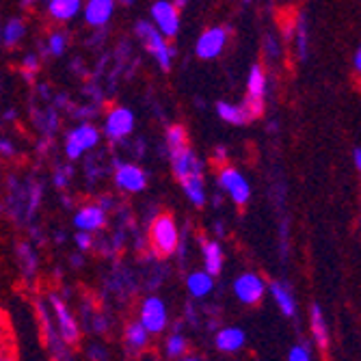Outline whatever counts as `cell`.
Returning <instances> with one entry per match:
<instances>
[{"mask_svg": "<svg viewBox=\"0 0 361 361\" xmlns=\"http://www.w3.org/2000/svg\"><path fill=\"white\" fill-rule=\"evenodd\" d=\"M48 48H50V54H54V56L63 54V50H65V35H63V32H52Z\"/></svg>", "mask_w": 361, "mask_h": 361, "instance_id": "f546056e", "label": "cell"}, {"mask_svg": "<svg viewBox=\"0 0 361 361\" xmlns=\"http://www.w3.org/2000/svg\"><path fill=\"white\" fill-rule=\"evenodd\" d=\"M204 262H206V269L208 273L214 277L221 273L223 269V251L216 243H204Z\"/></svg>", "mask_w": 361, "mask_h": 361, "instance_id": "44dd1931", "label": "cell"}, {"mask_svg": "<svg viewBox=\"0 0 361 361\" xmlns=\"http://www.w3.org/2000/svg\"><path fill=\"white\" fill-rule=\"evenodd\" d=\"M137 32H139V37L145 42L147 50L154 54V59L158 61V65L162 70H169L171 68V56H173V48L167 46V42L162 39V35L158 32V28L149 22H141L137 26Z\"/></svg>", "mask_w": 361, "mask_h": 361, "instance_id": "7a4b0ae2", "label": "cell"}, {"mask_svg": "<svg viewBox=\"0 0 361 361\" xmlns=\"http://www.w3.org/2000/svg\"><path fill=\"white\" fill-rule=\"evenodd\" d=\"M216 111H219L221 119H225V121H229V123L243 126V123L251 121V115L247 113L245 104H243V106H234V104H227V102H219V104H216Z\"/></svg>", "mask_w": 361, "mask_h": 361, "instance_id": "d6986e66", "label": "cell"}, {"mask_svg": "<svg viewBox=\"0 0 361 361\" xmlns=\"http://www.w3.org/2000/svg\"><path fill=\"white\" fill-rule=\"evenodd\" d=\"M297 26H299V32H297L299 56H301V59H305V56H307V28H305V18H303V16L299 18Z\"/></svg>", "mask_w": 361, "mask_h": 361, "instance_id": "83f0119b", "label": "cell"}, {"mask_svg": "<svg viewBox=\"0 0 361 361\" xmlns=\"http://www.w3.org/2000/svg\"><path fill=\"white\" fill-rule=\"evenodd\" d=\"M245 344V334L240 329H223L216 336V346L223 353H236Z\"/></svg>", "mask_w": 361, "mask_h": 361, "instance_id": "ac0fdd59", "label": "cell"}, {"mask_svg": "<svg viewBox=\"0 0 361 361\" xmlns=\"http://www.w3.org/2000/svg\"><path fill=\"white\" fill-rule=\"evenodd\" d=\"M355 162H357V167L361 171V149H355Z\"/></svg>", "mask_w": 361, "mask_h": 361, "instance_id": "74e56055", "label": "cell"}, {"mask_svg": "<svg viewBox=\"0 0 361 361\" xmlns=\"http://www.w3.org/2000/svg\"><path fill=\"white\" fill-rule=\"evenodd\" d=\"M171 165H173V171H176V176L180 180L186 178V176H190V173H202L200 160L195 158V154H192V149L188 145L184 149L171 154Z\"/></svg>", "mask_w": 361, "mask_h": 361, "instance_id": "4fadbf2b", "label": "cell"}, {"mask_svg": "<svg viewBox=\"0 0 361 361\" xmlns=\"http://www.w3.org/2000/svg\"><path fill=\"white\" fill-rule=\"evenodd\" d=\"M5 329H7V318L3 312H0V336H5Z\"/></svg>", "mask_w": 361, "mask_h": 361, "instance_id": "d590c367", "label": "cell"}, {"mask_svg": "<svg viewBox=\"0 0 361 361\" xmlns=\"http://www.w3.org/2000/svg\"><path fill=\"white\" fill-rule=\"evenodd\" d=\"M290 359L292 361H307V359H312V353L307 350V346H294L292 350H290Z\"/></svg>", "mask_w": 361, "mask_h": 361, "instance_id": "4dcf8cb0", "label": "cell"}, {"mask_svg": "<svg viewBox=\"0 0 361 361\" xmlns=\"http://www.w3.org/2000/svg\"><path fill=\"white\" fill-rule=\"evenodd\" d=\"M247 89H249V97L253 100H264V91H267V76L262 72L259 65H253L249 80H247Z\"/></svg>", "mask_w": 361, "mask_h": 361, "instance_id": "ffe728a7", "label": "cell"}, {"mask_svg": "<svg viewBox=\"0 0 361 361\" xmlns=\"http://www.w3.org/2000/svg\"><path fill=\"white\" fill-rule=\"evenodd\" d=\"M355 68H357V72L361 74V48H359L357 54H355Z\"/></svg>", "mask_w": 361, "mask_h": 361, "instance_id": "8d00e7d4", "label": "cell"}, {"mask_svg": "<svg viewBox=\"0 0 361 361\" xmlns=\"http://www.w3.org/2000/svg\"><path fill=\"white\" fill-rule=\"evenodd\" d=\"M141 324L149 334H162V329L167 326V310L165 303L156 297L145 299L141 307Z\"/></svg>", "mask_w": 361, "mask_h": 361, "instance_id": "8992f818", "label": "cell"}, {"mask_svg": "<svg viewBox=\"0 0 361 361\" xmlns=\"http://www.w3.org/2000/svg\"><path fill=\"white\" fill-rule=\"evenodd\" d=\"M271 294H273V299L277 301L279 310L283 312V316H294V310H297V305H294V299H292V294L281 286V283H273L271 286Z\"/></svg>", "mask_w": 361, "mask_h": 361, "instance_id": "cb8c5ba5", "label": "cell"}, {"mask_svg": "<svg viewBox=\"0 0 361 361\" xmlns=\"http://www.w3.org/2000/svg\"><path fill=\"white\" fill-rule=\"evenodd\" d=\"M37 65H39V63H37L35 56H32V54L26 56V61H24V72H26V76H32V72L37 70Z\"/></svg>", "mask_w": 361, "mask_h": 361, "instance_id": "d6a6232c", "label": "cell"}, {"mask_svg": "<svg viewBox=\"0 0 361 361\" xmlns=\"http://www.w3.org/2000/svg\"><path fill=\"white\" fill-rule=\"evenodd\" d=\"M74 223L85 232H95V229H102L106 225V212L102 206H85L78 210Z\"/></svg>", "mask_w": 361, "mask_h": 361, "instance_id": "7c38bea8", "label": "cell"}, {"mask_svg": "<svg viewBox=\"0 0 361 361\" xmlns=\"http://www.w3.org/2000/svg\"><path fill=\"white\" fill-rule=\"evenodd\" d=\"M186 145H188L186 130L182 126H171L167 130V147H169V154H176V152L184 149Z\"/></svg>", "mask_w": 361, "mask_h": 361, "instance_id": "d4e9b609", "label": "cell"}, {"mask_svg": "<svg viewBox=\"0 0 361 361\" xmlns=\"http://www.w3.org/2000/svg\"><path fill=\"white\" fill-rule=\"evenodd\" d=\"M50 305L56 314V320H59V336L65 344H76L78 338H80V331H78V324L74 320V316L68 312V307L63 305V301L59 297H50Z\"/></svg>", "mask_w": 361, "mask_h": 361, "instance_id": "ba28073f", "label": "cell"}, {"mask_svg": "<svg viewBox=\"0 0 361 361\" xmlns=\"http://www.w3.org/2000/svg\"><path fill=\"white\" fill-rule=\"evenodd\" d=\"M178 225L171 214H160L152 221L149 243L156 257H169L178 249Z\"/></svg>", "mask_w": 361, "mask_h": 361, "instance_id": "6da1fadb", "label": "cell"}, {"mask_svg": "<svg viewBox=\"0 0 361 361\" xmlns=\"http://www.w3.org/2000/svg\"><path fill=\"white\" fill-rule=\"evenodd\" d=\"M0 154L7 156V158H11V156L16 154V149H13V145H11L9 141H0Z\"/></svg>", "mask_w": 361, "mask_h": 361, "instance_id": "836d02e7", "label": "cell"}, {"mask_svg": "<svg viewBox=\"0 0 361 361\" xmlns=\"http://www.w3.org/2000/svg\"><path fill=\"white\" fill-rule=\"evenodd\" d=\"M219 182H221V186L229 192V197H232L236 206H245V204L249 202V195H251L249 184H247V180H245L236 169H232V167H223V169H221V176H219Z\"/></svg>", "mask_w": 361, "mask_h": 361, "instance_id": "5b68a950", "label": "cell"}, {"mask_svg": "<svg viewBox=\"0 0 361 361\" xmlns=\"http://www.w3.org/2000/svg\"><path fill=\"white\" fill-rule=\"evenodd\" d=\"M68 173H70V171H59V173H56V178H54L56 186H61V188H63L65 184H68Z\"/></svg>", "mask_w": 361, "mask_h": 361, "instance_id": "e575fe53", "label": "cell"}, {"mask_svg": "<svg viewBox=\"0 0 361 361\" xmlns=\"http://www.w3.org/2000/svg\"><path fill=\"white\" fill-rule=\"evenodd\" d=\"M135 128V117L128 109H113L106 117V126H104V135L111 141H121L126 139Z\"/></svg>", "mask_w": 361, "mask_h": 361, "instance_id": "52a82bcc", "label": "cell"}, {"mask_svg": "<svg viewBox=\"0 0 361 361\" xmlns=\"http://www.w3.org/2000/svg\"><path fill=\"white\" fill-rule=\"evenodd\" d=\"M24 32H26V26H24L22 20H16V18L9 20V24L5 26V44H7L9 48H16V46L22 42Z\"/></svg>", "mask_w": 361, "mask_h": 361, "instance_id": "484cf974", "label": "cell"}, {"mask_svg": "<svg viewBox=\"0 0 361 361\" xmlns=\"http://www.w3.org/2000/svg\"><path fill=\"white\" fill-rule=\"evenodd\" d=\"M184 350H186V340H184L180 334L171 336L169 342H167V355H169V357H180Z\"/></svg>", "mask_w": 361, "mask_h": 361, "instance_id": "f1b7e54d", "label": "cell"}, {"mask_svg": "<svg viewBox=\"0 0 361 361\" xmlns=\"http://www.w3.org/2000/svg\"><path fill=\"white\" fill-rule=\"evenodd\" d=\"M152 18L156 22V28L162 32L165 37H176L178 35V28H180V16L178 9L167 3V0H158L152 7Z\"/></svg>", "mask_w": 361, "mask_h": 361, "instance_id": "277c9868", "label": "cell"}, {"mask_svg": "<svg viewBox=\"0 0 361 361\" xmlns=\"http://www.w3.org/2000/svg\"><path fill=\"white\" fill-rule=\"evenodd\" d=\"M115 9V0H89L85 7V20L91 26H104Z\"/></svg>", "mask_w": 361, "mask_h": 361, "instance_id": "5bb4252c", "label": "cell"}, {"mask_svg": "<svg viewBox=\"0 0 361 361\" xmlns=\"http://www.w3.org/2000/svg\"><path fill=\"white\" fill-rule=\"evenodd\" d=\"M264 281H262L257 275L253 273H245L236 279L234 283V292H236V297L247 303V305H255L259 299H262V294H264Z\"/></svg>", "mask_w": 361, "mask_h": 361, "instance_id": "9c48e42d", "label": "cell"}, {"mask_svg": "<svg viewBox=\"0 0 361 361\" xmlns=\"http://www.w3.org/2000/svg\"><path fill=\"white\" fill-rule=\"evenodd\" d=\"M76 245H78V249H82V251L91 249L93 240H91L89 232H85V229H82V232H80V234H76Z\"/></svg>", "mask_w": 361, "mask_h": 361, "instance_id": "1f68e13d", "label": "cell"}, {"mask_svg": "<svg viewBox=\"0 0 361 361\" xmlns=\"http://www.w3.org/2000/svg\"><path fill=\"white\" fill-rule=\"evenodd\" d=\"M227 42V30L225 28H210L197 42V56L200 59H214Z\"/></svg>", "mask_w": 361, "mask_h": 361, "instance_id": "8fae6325", "label": "cell"}, {"mask_svg": "<svg viewBox=\"0 0 361 361\" xmlns=\"http://www.w3.org/2000/svg\"><path fill=\"white\" fill-rule=\"evenodd\" d=\"M214 281H212V275L210 273H192L188 277V290L192 297H206V294L212 290Z\"/></svg>", "mask_w": 361, "mask_h": 361, "instance_id": "603a6c76", "label": "cell"}, {"mask_svg": "<svg viewBox=\"0 0 361 361\" xmlns=\"http://www.w3.org/2000/svg\"><path fill=\"white\" fill-rule=\"evenodd\" d=\"M97 141H100V133L91 126V123H82L76 130L68 135V143H65V152H68L70 160H78L87 149L95 147Z\"/></svg>", "mask_w": 361, "mask_h": 361, "instance_id": "3957f363", "label": "cell"}, {"mask_svg": "<svg viewBox=\"0 0 361 361\" xmlns=\"http://www.w3.org/2000/svg\"><path fill=\"white\" fill-rule=\"evenodd\" d=\"M188 200L195 204V206H204L206 204V190H204V180H202V173H190L186 178L180 180Z\"/></svg>", "mask_w": 361, "mask_h": 361, "instance_id": "2e32d148", "label": "cell"}, {"mask_svg": "<svg viewBox=\"0 0 361 361\" xmlns=\"http://www.w3.org/2000/svg\"><path fill=\"white\" fill-rule=\"evenodd\" d=\"M80 0H50L48 3V13L56 22L72 20L80 11Z\"/></svg>", "mask_w": 361, "mask_h": 361, "instance_id": "9a60e30c", "label": "cell"}, {"mask_svg": "<svg viewBox=\"0 0 361 361\" xmlns=\"http://www.w3.org/2000/svg\"><path fill=\"white\" fill-rule=\"evenodd\" d=\"M3 350H5V346H3V336H0V359L5 357V353H3Z\"/></svg>", "mask_w": 361, "mask_h": 361, "instance_id": "ab89813d", "label": "cell"}, {"mask_svg": "<svg viewBox=\"0 0 361 361\" xmlns=\"http://www.w3.org/2000/svg\"><path fill=\"white\" fill-rule=\"evenodd\" d=\"M312 331H314V342L320 350H326L329 346V329L322 316V310L318 305H312Z\"/></svg>", "mask_w": 361, "mask_h": 361, "instance_id": "e0dca14e", "label": "cell"}, {"mask_svg": "<svg viewBox=\"0 0 361 361\" xmlns=\"http://www.w3.org/2000/svg\"><path fill=\"white\" fill-rule=\"evenodd\" d=\"M115 182L126 192H139L145 188L147 178H145V171L139 169L137 165H119L115 171Z\"/></svg>", "mask_w": 361, "mask_h": 361, "instance_id": "30bf717a", "label": "cell"}, {"mask_svg": "<svg viewBox=\"0 0 361 361\" xmlns=\"http://www.w3.org/2000/svg\"><path fill=\"white\" fill-rule=\"evenodd\" d=\"M119 3H123V5H133L135 0H119Z\"/></svg>", "mask_w": 361, "mask_h": 361, "instance_id": "60d3db41", "label": "cell"}, {"mask_svg": "<svg viewBox=\"0 0 361 361\" xmlns=\"http://www.w3.org/2000/svg\"><path fill=\"white\" fill-rule=\"evenodd\" d=\"M18 255H20V264H22V271L26 273V275H30L32 271H35V253H32L30 249H28V245H22L20 249H18Z\"/></svg>", "mask_w": 361, "mask_h": 361, "instance_id": "4316f807", "label": "cell"}, {"mask_svg": "<svg viewBox=\"0 0 361 361\" xmlns=\"http://www.w3.org/2000/svg\"><path fill=\"white\" fill-rule=\"evenodd\" d=\"M223 158H225V149H216V162H223Z\"/></svg>", "mask_w": 361, "mask_h": 361, "instance_id": "f35d334b", "label": "cell"}, {"mask_svg": "<svg viewBox=\"0 0 361 361\" xmlns=\"http://www.w3.org/2000/svg\"><path fill=\"white\" fill-rule=\"evenodd\" d=\"M147 336L149 331L141 322H133V324H128V329H126V344L135 350H143L147 346Z\"/></svg>", "mask_w": 361, "mask_h": 361, "instance_id": "7402d4cb", "label": "cell"}]
</instances>
